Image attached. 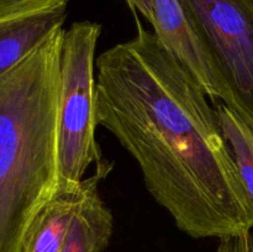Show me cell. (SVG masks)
<instances>
[{
	"label": "cell",
	"instance_id": "cell-1",
	"mask_svg": "<svg viewBox=\"0 0 253 252\" xmlns=\"http://www.w3.org/2000/svg\"><path fill=\"white\" fill-rule=\"evenodd\" d=\"M135 19V36L96 58L98 124L137 162L180 231L219 240L252 232L253 202L209 96Z\"/></svg>",
	"mask_w": 253,
	"mask_h": 252
},
{
	"label": "cell",
	"instance_id": "cell-2",
	"mask_svg": "<svg viewBox=\"0 0 253 252\" xmlns=\"http://www.w3.org/2000/svg\"><path fill=\"white\" fill-rule=\"evenodd\" d=\"M63 35L57 29L0 78V252H24L58 194Z\"/></svg>",
	"mask_w": 253,
	"mask_h": 252
},
{
	"label": "cell",
	"instance_id": "cell-3",
	"mask_svg": "<svg viewBox=\"0 0 253 252\" xmlns=\"http://www.w3.org/2000/svg\"><path fill=\"white\" fill-rule=\"evenodd\" d=\"M100 24L76 21L64 30L61 53L59 190L79 189L91 165L103 162L95 138V51Z\"/></svg>",
	"mask_w": 253,
	"mask_h": 252
},
{
	"label": "cell",
	"instance_id": "cell-4",
	"mask_svg": "<svg viewBox=\"0 0 253 252\" xmlns=\"http://www.w3.org/2000/svg\"><path fill=\"white\" fill-rule=\"evenodd\" d=\"M220 74L237 114L253 126V4L250 0H179Z\"/></svg>",
	"mask_w": 253,
	"mask_h": 252
},
{
	"label": "cell",
	"instance_id": "cell-5",
	"mask_svg": "<svg viewBox=\"0 0 253 252\" xmlns=\"http://www.w3.org/2000/svg\"><path fill=\"white\" fill-rule=\"evenodd\" d=\"M71 0H0V78L63 27Z\"/></svg>",
	"mask_w": 253,
	"mask_h": 252
},
{
	"label": "cell",
	"instance_id": "cell-6",
	"mask_svg": "<svg viewBox=\"0 0 253 252\" xmlns=\"http://www.w3.org/2000/svg\"><path fill=\"white\" fill-rule=\"evenodd\" d=\"M153 32L170 53L194 76L212 103L231 105L224 81L212 66L179 0H152Z\"/></svg>",
	"mask_w": 253,
	"mask_h": 252
},
{
	"label": "cell",
	"instance_id": "cell-7",
	"mask_svg": "<svg viewBox=\"0 0 253 252\" xmlns=\"http://www.w3.org/2000/svg\"><path fill=\"white\" fill-rule=\"evenodd\" d=\"M113 165L103 161L89 178L83 179V194L74 211L68 234L59 252H103L110 244L114 216L99 193V184Z\"/></svg>",
	"mask_w": 253,
	"mask_h": 252
},
{
	"label": "cell",
	"instance_id": "cell-8",
	"mask_svg": "<svg viewBox=\"0 0 253 252\" xmlns=\"http://www.w3.org/2000/svg\"><path fill=\"white\" fill-rule=\"evenodd\" d=\"M83 194V182L74 192H58L32 227L24 252H59Z\"/></svg>",
	"mask_w": 253,
	"mask_h": 252
},
{
	"label": "cell",
	"instance_id": "cell-9",
	"mask_svg": "<svg viewBox=\"0 0 253 252\" xmlns=\"http://www.w3.org/2000/svg\"><path fill=\"white\" fill-rule=\"evenodd\" d=\"M220 127L253 202V126L222 101L214 103Z\"/></svg>",
	"mask_w": 253,
	"mask_h": 252
},
{
	"label": "cell",
	"instance_id": "cell-10",
	"mask_svg": "<svg viewBox=\"0 0 253 252\" xmlns=\"http://www.w3.org/2000/svg\"><path fill=\"white\" fill-rule=\"evenodd\" d=\"M253 234L236 235V236L220 239L217 252H252Z\"/></svg>",
	"mask_w": 253,
	"mask_h": 252
},
{
	"label": "cell",
	"instance_id": "cell-11",
	"mask_svg": "<svg viewBox=\"0 0 253 252\" xmlns=\"http://www.w3.org/2000/svg\"><path fill=\"white\" fill-rule=\"evenodd\" d=\"M125 1L135 16H137L138 12L152 25L153 19H155V16H153L152 0H125Z\"/></svg>",
	"mask_w": 253,
	"mask_h": 252
},
{
	"label": "cell",
	"instance_id": "cell-12",
	"mask_svg": "<svg viewBox=\"0 0 253 252\" xmlns=\"http://www.w3.org/2000/svg\"><path fill=\"white\" fill-rule=\"evenodd\" d=\"M250 1H251V2H252V4H253V0H250Z\"/></svg>",
	"mask_w": 253,
	"mask_h": 252
},
{
	"label": "cell",
	"instance_id": "cell-13",
	"mask_svg": "<svg viewBox=\"0 0 253 252\" xmlns=\"http://www.w3.org/2000/svg\"><path fill=\"white\" fill-rule=\"evenodd\" d=\"M252 252H253V247H252Z\"/></svg>",
	"mask_w": 253,
	"mask_h": 252
}]
</instances>
